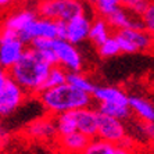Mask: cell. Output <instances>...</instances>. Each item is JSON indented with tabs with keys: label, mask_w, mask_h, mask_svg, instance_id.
Masks as SVG:
<instances>
[{
	"label": "cell",
	"mask_w": 154,
	"mask_h": 154,
	"mask_svg": "<svg viewBox=\"0 0 154 154\" xmlns=\"http://www.w3.org/2000/svg\"><path fill=\"white\" fill-rule=\"evenodd\" d=\"M28 93L17 82L8 79L0 92V119L13 115L22 104L25 103Z\"/></svg>",
	"instance_id": "ba28073f"
},
{
	"label": "cell",
	"mask_w": 154,
	"mask_h": 154,
	"mask_svg": "<svg viewBox=\"0 0 154 154\" xmlns=\"http://www.w3.org/2000/svg\"><path fill=\"white\" fill-rule=\"evenodd\" d=\"M142 2H150V0H121V4L122 6H125V7H131V6H133V4L136 3H142Z\"/></svg>",
	"instance_id": "4dcf8cb0"
},
{
	"label": "cell",
	"mask_w": 154,
	"mask_h": 154,
	"mask_svg": "<svg viewBox=\"0 0 154 154\" xmlns=\"http://www.w3.org/2000/svg\"><path fill=\"white\" fill-rule=\"evenodd\" d=\"M26 45L18 38V33L8 28L0 26V67L4 69L13 68L21 60Z\"/></svg>",
	"instance_id": "5b68a950"
},
{
	"label": "cell",
	"mask_w": 154,
	"mask_h": 154,
	"mask_svg": "<svg viewBox=\"0 0 154 154\" xmlns=\"http://www.w3.org/2000/svg\"><path fill=\"white\" fill-rule=\"evenodd\" d=\"M86 2H88L89 4H92V6H93V4H96L97 2H99V0H86Z\"/></svg>",
	"instance_id": "d6a6232c"
},
{
	"label": "cell",
	"mask_w": 154,
	"mask_h": 154,
	"mask_svg": "<svg viewBox=\"0 0 154 154\" xmlns=\"http://www.w3.org/2000/svg\"><path fill=\"white\" fill-rule=\"evenodd\" d=\"M86 0H40L36 13L39 17L68 22L78 15L86 14Z\"/></svg>",
	"instance_id": "3957f363"
},
{
	"label": "cell",
	"mask_w": 154,
	"mask_h": 154,
	"mask_svg": "<svg viewBox=\"0 0 154 154\" xmlns=\"http://www.w3.org/2000/svg\"><path fill=\"white\" fill-rule=\"evenodd\" d=\"M121 6V0H99L96 4H93V8L99 17L107 18Z\"/></svg>",
	"instance_id": "d4e9b609"
},
{
	"label": "cell",
	"mask_w": 154,
	"mask_h": 154,
	"mask_svg": "<svg viewBox=\"0 0 154 154\" xmlns=\"http://www.w3.org/2000/svg\"><path fill=\"white\" fill-rule=\"evenodd\" d=\"M119 146L125 147V149H129V150H132V147H133V139L128 135V136H126L125 139H124L121 143H119Z\"/></svg>",
	"instance_id": "f546056e"
},
{
	"label": "cell",
	"mask_w": 154,
	"mask_h": 154,
	"mask_svg": "<svg viewBox=\"0 0 154 154\" xmlns=\"http://www.w3.org/2000/svg\"><path fill=\"white\" fill-rule=\"evenodd\" d=\"M106 20H107V22L114 31H121V29H128V28L144 29L142 18L139 15H135L132 11H129L125 6H121L119 8H117Z\"/></svg>",
	"instance_id": "4fadbf2b"
},
{
	"label": "cell",
	"mask_w": 154,
	"mask_h": 154,
	"mask_svg": "<svg viewBox=\"0 0 154 154\" xmlns=\"http://www.w3.org/2000/svg\"><path fill=\"white\" fill-rule=\"evenodd\" d=\"M128 136V131L124 121L110 115H104L99 112V132L97 137L110 142L114 144H119Z\"/></svg>",
	"instance_id": "30bf717a"
},
{
	"label": "cell",
	"mask_w": 154,
	"mask_h": 154,
	"mask_svg": "<svg viewBox=\"0 0 154 154\" xmlns=\"http://www.w3.org/2000/svg\"><path fill=\"white\" fill-rule=\"evenodd\" d=\"M51 47L58 58V65H61L65 71L74 72L82 69L83 58L75 45L69 43L67 39H53Z\"/></svg>",
	"instance_id": "9c48e42d"
},
{
	"label": "cell",
	"mask_w": 154,
	"mask_h": 154,
	"mask_svg": "<svg viewBox=\"0 0 154 154\" xmlns=\"http://www.w3.org/2000/svg\"><path fill=\"white\" fill-rule=\"evenodd\" d=\"M65 24L67 22L38 17L28 28L18 33V38L25 45H31L35 39H65Z\"/></svg>",
	"instance_id": "277c9868"
},
{
	"label": "cell",
	"mask_w": 154,
	"mask_h": 154,
	"mask_svg": "<svg viewBox=\"0 0 154 154\" xmlns=\"http://www.w3.org/2000/svg\"><path fill=\"white\" fill-rule=\"evenodd\" d=\"M92 97L97 103H110L129 106V96L117 86H94Z\"/></svg>",
	"instance_id": "9a60e30c"
},
{
	"label": "cell",
	"mask_w": 154,
	"mask_h": 154,
	"mask_svg": "<svg viewBox=\"0 0 154 154\" xmlns=\"http://www.w3.org/2000/svg\"><path fill=\"white\" fill-rule=\"evenodd\" d=\"M76 122V131L83 133L89 139L97 137L99 132V111L96 108L85 107L72 111Z\"/></svg>",
	"instance_id": "8fae6325"
},
{
	"label": "cell",
	"mask_w": 154,
	"mask_h": 154,
	"mask_svg": "<svg viewBox=\"0 0 154 154\" xmlns=\"http://www.w3.org/2000/svg\"><path fill=\"white\" fill-rule=\"evenodd\" d=\"M111 26L107 22V20L103 17L97 15L92 21V26H90V32H89V40L93 42L96 46H100L101 43H104L108 38H111Z\"/></svg>",
	"instance_id": "d6986e66"
},
{
	"label": "cell",
	"mask_w": 154,
	"mask_h": 154,
	"mask_svg": "<svg viewBox=\"0 0 154 154\" xmlns=\"http://www.w3.org/2000/svg\"><path fill=\"white\" fill-rule=\"evenodd\" d=\"M13 2H14V0H0V8L7 7V6H10Z\"/></svg>",
	"instance_id": "1f68e13d"
},
{
	"label": "cell",
	"mask_w": 154,
	"mask_h": 154,
	"mask_svg": "<svg viewBox=\"0 0 154 154\" xmlns=\"http://www.w3.org/2000/svg\"><path fill=\"white\" fill-rule=\"evenodd\" d=\"M97 111L100 114L110 115L114 118H118L121 121H126L132 117V110L129 106H122V104H110V103H99Z\"/></svg>",
	"instance_id": "ffe728a7"
},
{
	"label": "cell",
	"mask_w": 154,
	"mask_h": 154,
	"mask_svg": "<svg viewBox=\"0 0 154 154\" xmlns=\"http://www.w3.org/2000/svg\"><path fill=\"white\" fill-rule=\"evenodd\" d=\"M129 108L142 122H154V104L142 96H129Z\"/></svg>",
	"instance_id": "e0dca14e"
},
{
	"label": "cell",
	"mask_w": 154,
	"mask_h": 154,
	"mask_svg": "<svg viewBox=\"0 0 154 154\" xmlns=\"http://www.w3.org/2000/svg\"><path fill=\"white\" fill-rule=\"evenodd\" d=\"M142 21H143L144 29L149 31L150 33L154 32V0H150L149 4H147L146 10L142 14Z\"/></svg>",
	"instance_id": "484cf974"
},
{
	"label": "cell",
	"mask_w": 154,
	"mask_h": 154,
	"mask_svg": "<svg viewBox=\"0 0 154 154\" xmlns=\"http://www.w3.org/2000/svg\"><path fill=\"white\" fill-rule=\"evenodd\" d=\"M22 135L29 140L39 142V143H51L56 142L58 137L54 117L46 114L39 118H35L26 124L22 129Z\"/></svg>",
	"instance_id": "52a82bcc"
},
{
	"label": "cell",
	"mask_w": 154,
	"mask_h": 154,
	"mask_svg": "<svg viewBox=\"0 0 154 154\" xmlns=\"http://www.w3.org/2000/svg\"><path fill=\"white\" fill-rule=\"evenodd\" d=\"M114 36L119 45L121 53L133 54L140 53V51H149L154 49L153 36L146 29H121V31H115Z\"/></svg>",
	"instance_id": "8992f818"
},
{
	"label": "cell",
	"mask_w": 154,
	"mask_h": 154,
	"mask_svg": "<svg viewBox=\"0 0 154 154\" xmlns=\"http://www.w3.org/2000/svg\"><path fill=\"white\" fill-rule=\"evenodd\" d=\"M140 131L146 137L154 139V122H143L140 126Z\"/></svg>",
	"instance_id": "83f0119b"
},
{
	"label": "cell",
	"mask_w": 154,
	"mask_h": 154,
	"mask_svg": "<svg viewBox=\"0 0 154 154\" xmlns=\"http://www.w3.org/2000/svg\"><path fill=\"white\" fill-rule=\"evenodd\" d=\"M90 140L92 139L76 131V132L68 133L64 136H58L56 140V144L65 154H82L88 147V144L90 143Z\"/></svg>",
	"instance_id": "5bb4252c"
},
{
	"label": "cell",
	"mask_w": 154,
	"mask_h": 154,
	"mask_svg": "<svg viewBox=\"0 0 154 154\" xmlns=\"http://www.w3.org/2000/svg\"><path fill=\"white\" fill-rule=\"evenodd\" d=\"M10 139H11L10 131H8L7 126L2 122V119H0V151H3L4 149L10 144Z\"/></svg>",
	"instance_id": "4316f807"
},
{
	"label": "cell",
	"mask_w": 154,
	"mask_h": 154,
	"mask_svg": "<svg viewBox=\"0 0 154 154\" xmlns=\"http://www.w3.org/2000/svg\"><path fill=\"white\" fill-rule=\"evenodd\" d=\"M151 36H153V42H154V32H153V33H151Z\"/></svg>",
	"instance_id": "836d02e7"
},
{
	"label": "cell",
	"mask_w": 154,
	"mask_h": 154,
	"mask_svg": "<svg viewBox=\"0 0 154 154\" xmlns=\"http://www.w3.org/2000/svg\"><path fill=\"white\" fill-rule=\"evenodd\" d=\"M50 68L51 65L42 57V54L28 46L21 60L8 69V76L21 86L28 96H38L43 90Z\"/></svg>",
	"instance_id": "6da1fadb"
},
{
	"label": "cell",
	"mask_w": 154,
	"mask_h": 154,
	"mask_svg": "<svg viewBox=\"0 0 154 154\" xmlns=\"http://www.w3.org/2000/svg\"><path fill=\"white\" fill-rule=\"evenodd\" d=\"M67 83H69V85L76 88L78 90H82V92L89 94H92V92L94 90V86H96L90 82V79L81 71L68 72L67 74Z\"/></svg>",
	"instance_id": "7402d4cb"
},
{
	"label": "cell",
	"mask_w": 154,
	"mask_h": 154,
	"mask_svg": "<svg viewBox=\"0 0 154 154\" xmlns=\"http://www.w3.org/2000/svg\"><path fill=\"white\" fill-rule=\"evenodd\" d=\"M82 154H133V151L119 144L106 142L100 137H94L90 140V143Z\"/></svg>",
	"instance_id": "ac0fdd59"
},
{
	"label": "cell",
	"mask_w": 154,
	"mask_h": 154,
	"mask_svg": "<svg viewBox=\"0 0 154 154\" xmlns=\"http://www.w3.org/2000/svg\"><path fill=\"white\" fill-rule=\"evenodd\" d=\"M10 79V76H8V71L7 69H4L0 67V92L3 90L4 85L7 83V81Z\"/></svg>",
	"instance_id": "f1b7e54d"
},
{
	"label": "cell",
	"mask_w": 154,
	"mask_h": 154,
	"mask_svg": "<svg viewBox=\"0 0 154 154\" xmlns=\"http://www.w3.org/2000/svg\"><path fill=\"white\" fill-rule=\"evenodd\" d=\"M54 124H56L58 136H64V135H68V133L76 132V122L72 111L56 115L54 117Z\"/></svg>",
	"instance_id": "44dd1931"
},
{
	"label": "cell",
	"mask_w": 154,
	"mask_h": 154,
	"mask_svg": "<svg viewBox=\"0 0 154 154\" xmlns=\"http://www.w3.org/2000/svg\"><path fill=\"white\" fill-rule=\"evenodd\" d=\"M36 97L40 101L42 107L45 108L46 114L51 117H56L63 112L75 111L79 108L90 107V104L93 101L92 94L78 90L69 83L45 89Z\"/></svg>",
	"instance_id": "7a4b0ae2"
},
{
	"label": "cell",
	"mask_w": 154,
	"mask_h": 154,
	"mask_svg": "<svg viewBox=\"0 0 154 154\" xmlns=\"http://www.w3.org/2000/svg\"><path fill=\"white\" fill-rule=\"evenodd\" d=\"M65 25H67L65 39L69 43L78 46L82 42H85L86 39H89L90 26H92V20L89 15H78V17L72 18L71 21H68Z\"/></svg>",
	"instance_id": "7c38bea8"
},
{
	"label": "cell",
	"mask_w": 154,
	"mask_h": 154,
	"mask_svg": "<svg viewBox=\"0 0 154 154\" xmlns=\"http://www.w3.org/2000/svg\"><path fill=\"white\" fill-rule=\"evenodd\" d=\"M39 17L38 13L32 8H22V10H18L14 14H10L6 20L3 21L2 26L4 28H8L14 32L20 33L22 32L24 29H26L36 18Z\"/></svg>",
	"instance_id": "2e32d148"
},
{
	"label": "cell",
	"mask_w": 154,
	"mask_h": 154,
	"mask_svg": "<svg viewBox=\"0 0 154 154\" xmlns=\"http://www.w3.org/2000/svg\"><path fill=\"white\" fill-rule=\"evenodd\" d=\"M97 51H99V56L103 58H111L115 57L121 53V49H119V45L115 39V36L112 35L111 38H108L104 43H101L100 46H97Z\"/></svg>",
	"instance_id": "cb8c5ba5"
},
{
	"label": "cell",
	"mask_w": 154,
	"mask_h": 154,
	"mask_svg": "<svg viewBox=\"0 0 154 154\" xmlns=\"http://www.w3.org/2000/svg\"><path fill=\"white\" fill-rule=\"evenodd\" d=\"M67 74H68V71H65L61 65H53L47 74V78L45 81V85H43V90L67 83Z\"/></svg>",
	"instance_id": "603a6c76"
}]
</instances>
